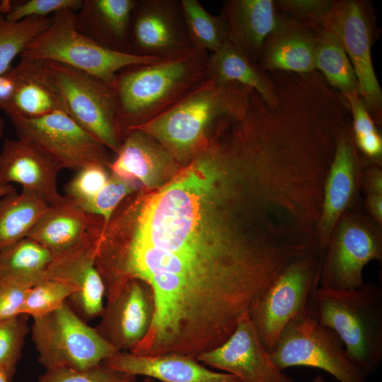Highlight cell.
Wrapping results in <instances>:
<instances>
[{
  "label": "cell",
  "instance_id": "obj_1",
  "mask_svg": "<svg viewBox=\"0 0 382 382\" xmlns=\"http://www.w3.org/2000/svg\"><path fill=\"white\" fill-rule=\"evenodd\" d=\"M222 167L212 156H197L151 198L138 199L126 226L127 238L176 255L219 260L269 244L236 228L237 213L216 202ZM226 182V181H225Z\"/></svg>",
  "mask_w": 382,
  "mask_h": 382
},
{
  "label": "cell",
  "instance_id": "obj_2",
  "mask_svg": "<svg viewBox=\"0 0 382 382\" xmlns=\"http://www.w3.org/2000/svg\"><path fill=\"white\" fill-rule=\"evenodd\" d=\"M252 91L207 76L168 110L134 129L152 136L177 161L188 163L245 115Z\"/></svg>",
  "mask_w": 382,
  "mask_h": 382
},
{
  "label": "cell",
  "instance_id": "obj_3",
  "mask_svg": "<svg viewBox=\"0 0 382 382\" xmlns=\"http://www.w3.org/2000/svg\"><path fill=\"white\" fill-rule=\"evenodd\" d=\"M208 52L193 49L173 59L120 70L115 88L123 134L164 113L208 76Z\"/></svg>",
  "mask_w": 382,
  "mask_h": 382
},
{
  "label": "cell",
  "instance_id": "obj_4",
  "mask_svg": "<svg viewBox=\"0 0 382 382\" xmlns=\"http://www.w3.org/2000/svg\"><path fill=\"white\" fill-rule=\"evenodd\" d=\"M319 323L335 331L349 359L367 376L382 361V289L365 282L354 289L318 287Z\"/></svg>",
  "mask_w": 382,
  "mask_h": 382
},
{
  "label": "cell",
  "instance_id": "obj_5",
  "mask_svg": "<svg viewBox=\"0 0 382 382\" xmlns=\"http://www.w3.org/2000/svg\"><path fill=\"white\" fill-rule=\"evenodd\" d=\"M75 13L65 10L53 15L50 26L29 43L20 57L62 64L96 76L114 88L117 75L122 69L162 61L99 45L77 30Z\"/></svg>",
  "mask_w": 382,
  "mask_h": 382
},
{
  "label": "cell",
  "instance_id": "obj_6",
  "mask_svg": "<svg viewBox=\"0 0 382 382\" xmlns=\"http://www.w3.org/2000/svg\"><path fill=\"white\" fill-rule=\"evenodd\" d=\"M320 253L289 264L251 304L248 314L267 352L293 318L304 313L317 318L315 297L320 282Z\"/></svg>",
  "mask_w": 382,
  "mask_h": 382
},
{
  "label": "cell",
  "instance_id": "obj_7",
  "mask_svg": "<svg viewBox=\"0 0 382 382\" xmlns=\"http://www.w3.org/2000/svg\"><path fill=\"white\" fill-rule=\"evenodd\" d=\"M32 340L38 361L49 369L85 370L119 352L89 326L67 301L57 309L33 318Z\"/></svg>",
  "mask_w": 382,
  "mask_h": 382
},
{
  "label": "cell",
  "instance_id": "obj_8",
  "mask_svg": "<svg viewBox=\"0 0 382 382\" xmlns=\"http://www.w3.org/2000/svg\"><path fill=\"white\" fill-rule=\"evenodd\" d=\"M268 353L281 371L293 366L320 369L339 382H366L368 377L349 359L337 333L308 313L293 318Z\"/></svg>",
  "mask_w": 382,
  "mask_h": 382
},
{
  "label": "cell",
  "instance_id": "obj_9",
  "mask_svg": "<svg viewBox=\"0 0 382 382\" xmlns=\"http://www.w3.org/2000/svg\"><path fill=\"white\" fill-rule=\"evenodd\" d=\"M48 64L60 89L66 113L108 149L117 153L123 134L115 88L70 66L53 62H48Z\"/></svg>",
  "mask_w": 382,
  "mask_h": 382
},
{
  "label": "cell",
  "instance_id": "obj_10",
  "mask_svg": "<svg viewBox=\"0 0 382 382\" xmlns=\"http://www.w3.org/2000/svg\"><path fill=\"white\" fill-rule=\"evenodd\" d=\"M11 121L18 137L32 141L62 169L78 171L91 164L109 168L108 149L65 112Z\"/></svg>",
  "mask_w": 382,
  "mask_h": 382
},
{
  "label": "cell",
  "instance_id": "obj_11",
  "mask_svg": "<svg viewBox=\"0 0 382 382\" xmlns=\"http://www.w3.org/2000/svg\"><path fill=\"white\" fill-rule=\"evenodd\" d=\"M322 257L320 287L354 289L364 283L363 270L371 260H381L379 233L353 217L337 224Z\"/></svg>",
  "mask_w": 382,
  "mask_h": 382
},
{
  "label": "cell",
  "instance_id": "obj_12",
  "mask_svg": "<svg viewBox=\"0 0 382 382\" xmlns=\"http://www.w3.org/2000/svg\"><path fill=\"white\" fill-rule=\"evenodd\" d=\"M193 50L180 0H137L131 28V54L161 60Z\"/></svg>",
  "mask_w": 382,
  "mask_h": 382
},
{
  "label": "cell",
  "instance_id": "obj_13",
  "mask_svg": "<svg viewBox=\"0 0 382 382\" xmlns=\"http://www.w3.org/2000/svg\"><path fill=\"white\" fill-rule=\"evenodd\" d=\"M196 358L205 366L234 376L240 382H294L272 361L248 312L240 318L228 339Z\"/></svg>",
  "mask_w": 382,
  "mask_h": 382
},
{
  "label": "cell",
  "instance_id": "obj_14",
  "mask_svg": "<svg viewBox=\"0 0 382 382\" xmlns=\"http://www.w3.org/2000/svg\"><path fill=\"white\" fill-rule=\"evenodd\" d=\"M323 28L339 38L354 69L359 95L367 110H381L382 92L371 56V29L362 6L354 1L336 3Z\"/></svg>",
  "mask_w": 382,
  "mask_h": 382
},
{
  "label": "cell",
  "instance_id": "obj_15",
  "mask_svg": "<svg viewBox=\"0 0 382 382\" xmlns=\"http://www.w3.org/2000/svg\"><path fill=\"white\" fill-rule=\"evenodd\" d=\"M155 314L154 293L148 284L127 282L111 300L107 301L95 328L118 352H131L146 337Z\"/></svg>",
  "mask_w": 382,
  "mask_h": 382
},
{
  "label": "cell",
  "instance_id": "obj_16",
  "mask_svg": "<svg viewBox=\"0 0 382 382\" xmlns=\"http://www.w3.org/2000/svg\"><path fill=\"white\" fill-rule=\"evenodd\" d=\"M99 237L54 255L43 279L60 281L76 289L67 303L85 322L100 316L105 306V288L95 264Z\"/></svg>",
  "mask_w": 382,
  "mask_h": 382
},
{
  "label": "cell",
  "instance_id": "obj_17",
  "mask_svg": "<svg viewBox=\"0 0 382 382\" xmlns=\"http://www.w3.org/2000/svg\"><path fill=\"white\" fill-rule=\"evenodd\" d=\"M62 168L32 141L18 137L6 138L0 151V185L16 183L49 206L66 199L57 188Z\"/></svg>",
  "mask_w": 382,
  "mask_h": 382
},
{
  "label": "cell",
  "instance_id": "obj_18",
  "mask_svg": "<svg viewBox=\"0 0 382 382\" xmlns=\"http://www.w3.org/2000/svg\"><path fill=\"white\" fill-rule=\"evenodd\" d=\"M12 71L16 88L2 110L10 119L37 118L55 112H65V104L47 61L20 57Z\"/></svg>",
  "mask_w": 382,
  "mask_h": 382
},
{
  "label": "cell",
  "instance_id": "obj_19",
  "mask_svg": "<svg viewBox=\"0 0 382 382\" xmlns=\"http://www.w3.org/2000/svg\"><path fill=\"white\" fill-rule=\"evenodd\" d=\"M103 363L126 374L161 382H240L230 374L206 367L196 357L178 353L140 356L119 352Z\"/></svg>",
  "mask_w": 382,
  "mask_h": 382
},
{
  "label": "cell",
  "instance_id": "obj_20",
  "mask_svg": "<svg viewBox=\"0 0 382 382\" xmlns=\"http://www.w3.org/2000/svg\"><path fill=\"white\" fill-rule=\"evenodd\" d=\"M219 17L227 41L255 65L265 41L280 22L271 0L226 1Z\"/></svg>",
  "mask_w": 382,
  "mask_h": 382
},
{
  "label": "cell",
  "instance_id": "obj_21",
  "mask_svg": "<svg viewBox=\"0 0 382 382\" xmlns=\"http://www.w3.org/2000/svg\"><path fill=\"white\" fill-rule=\"evenodd\" d=\"M111 173L149 188L160 185L177 161L161 143L146 132L132 129L123 138Z\"/></svg>",
  "mask_w": 382,
  "mask_h": 382
},
{
  "label": "cell",
  "instance_id": "obj_22",
  "mask_svg": "<svg viewBox=\"0 0 382 382\" xmlns=\"http://www.w3.org/2000/svg\"><path fill=\"white\" fill-rule=\"evenodd\" d=\"M137 0H83L76 12L77 30L99 45L131 54L132 13Z\"/></svg>",
  "mask_w": 382,
  "mask_h": 382
},
{
  "label": "cell",
  "instance_id": "obj_23",
  "mask_svg": "<svg viewBox=\"0 0 382 382\" xmlns=\"http://www.w3.org/2000/svg\"><path fill=\"white\" fill-rule=\"evenodd\" d=\"M104 221L67 199L49 206L29 238L57 255L100 235Z\"/></svg>",
  "mask_w": 382,
  "mask_h": 382
},
{
  "label": "cell",
  "instance_id": "obj_24",
  "mask_svg": "<svg viewBox=\"0 0 382 382\" xmlns=\"http://www.w3.org/2000/svg\"><path fill=\"white\" fill-rule=\"evenodd\" d=\"M325 183L318 226L319 248L324 250L342 214L353 196L356 160L351 141L342 135L337 140Z\"/></svg>",
  "mask_w": 382,
  "mask_h": 382
},
{
  "label": "cell",
  "instance_id": "obj_25",
  "mask_svg": "<svg viewBox=\"0 0 382 382\" xmlns=\"http://www.w3.org/2000/svg\"><path fill=\"white\" fill-rule=\"evenodd\" d=\"M306 25L280 19L262 46L258 66L262 70H283L306 74L315 69L318 33Z\"/></svg>",
  "mask_w": 382,
  "mask_h": 382
},
{
  "label": "cell",
  "instance_id": "obj_26",
  "mask_svg": "<svg viewBox=\"0 0 382 382\" xmlns=\"http://www.w3.org/2000/svg\"><path fill=\"white\" fill-rule=\"evenodd\" d=\"M207 73L208 76L250 89L269 106L276 107L279 103L277 88L264 71L228 41L209 54Z\"/></svg>",
  "mask_w": 382,
  "mask_h": 382
},
{
  "label": "cell",
  "instance_id": "obj_27",
  "mask_svg": "<svg viewBox=\"0 0 382 382\" xmlns=\"http://www.w3.org/2000/svg\"><path fill=\"white\" fill-rule=\"evenodd\" d=\"M49 205L22 190L0 199V250L27 238Z\"/></svg>",
  "mask_w": 382,
  "mask_h": 382
},
{
  "label": "cell",
  "instance_id": "obj_28",
  "mask_svg": "<svg viewBox=\"0 0 382 382\" xmlns=\"http://www.w3.org/2000/svg\"><path fill=\"white\" fill-rule=\"evenodd\" d=\"M53 254L37 242L23 238L0 250V279L30 287L43 280Z\"/></svg>",
  "mask_w": 382,
  "mask_h": 382
},
{
  "label": "cell",
  "instance_id": "obj_29",
  "mask_svg": "<svg viewBox=\"0 0 382 382\" xmlns=\"http://www.w3.org/2000/svg\"><path fill=\"white\" fill-rule=\"evenodd\" d=\"M315 69H319L346 99L359 95L358 82L350 60L337 36L328 28H321L318 33Z\"/></svg>",
  "mask_w": 382,
  "mask_h": 382
},
{
  "label": "cell",
  "instance_id": "obj_30",
  "mask_svg": "<svg viewBox=\"0 0 382 382\" xmlns=\"http://www.w3.org/2000/svg\"><path fill=\"white\" fill-rule=\"evenodd\" d=\"M184 22L192 49L213 53L226 41L224 24L210 14L198 0H180Z\"/></svg>",
  "mask_w": 382,
  "mask_h": 382
},
{
  "label": "cell",
  "instance_id": "obj_31",
  "mask_svg": "<svg viewBox=\"0 0 382 382\" xmlns=\"http://www.w3.org/2000/svg\"><path fill=\"white\" fill-rule=\"evenodd\" d=\"M52 16L30 17L16 23L6 21L0 10V76L12 66L13 59L51 24Z\"/></svg>",
  "mask_w": 382,
  "mask_h": 382
},
{
  "label": "cell",
  "instance_id": "obj_32",
  "mask_svg": "<svg viewBox=\"0 0 382 382\" xmlns=\"http://www.w3.org/2000/svg\"><path fill=\"white\" fill-rule=\"evenodd\" d=\"M77 291L73 286L54 279H44L27 291L20 315L33 318L45 316L65 303Z\"/></svg>",
  "mask_w": 382,
  "mask_h": 382
},
{
  "label": "cell",
  "instance_id": "obj_33",
  "mask_svg": "<svg viewBox=\"0 0 382 382\" xmlns=\"http://www.w3.org/2000/svg\"><path fill=\"white\" fill-rule=\"evenodd\" d=\"M139 187V184L137 182L112 173L105 185L97 195L77 207L101 218L105 226L123 199L137 191Z\"/></svg>",
  "mask_w": 382,
  "mask_h": 382
},
{
  "label": "cell",
  "instance_id": "obj_34",
  "mask_svg": "<svg viewBox=\"0 0 382 382\" xmlns=\"http://www.w3.org/2000/svg\"><path fill=\"white\" fill-rule=\"evenodd\" d=\"M83 0L0 1V9L8 22L16 23L30 17H49L50 14L71 10L77 12Z\"/></svg>",
  "mask_w": 382,
  "mask_h": 382
},
{
  "label": "cell",
  "instance_id": "obj_35",
  "mask_svg": "<svg viewBox=\"0 0 382 382\" xmlns=\"http://www.w3.org/2000/svg\"><path fill=\"white\" fill-rule=\"evenodd\" d=\"M28 316L0 320V367L14 375L28 332Z\"/></svg>",
  "mask_w": 382,
  "mask_h": 382
},
{
  "label": "cell",
  "instance_id": "obj_36",
  "mask_svg": "<svg viewBox=\"0 0 382 382\" xmlns=\"http://www.w3.org/2000/svg\"><path fill=\"white\" fill-rule=\"evenodd\" d=\"M137 376L108 367L101 363L85 370L49 369L39 382H137Z\"/></svg>",
  "mask_w": 382,
  "mask_h": 382
},
{
  "label": "cell",
  "instance_id": "obj_37",
  "mask_svg": "<svg viewBox=\"0 0 382 382\" xmlns=\"http://www.w3.org/2000/svg\"><path fill=\"white\" fill-rule=\"evenodd\" d=\"M346 100L353 116L357 145L368 156L379 157L382 153V139L364 102L359 95L351 96Z\"/></svg>",
  "mask_w": 382,
  "mask_h": 382
},
{
  "label": "cell",
  "instance_id": "obj_38",
  "mask_svg": "<svg viewBox=\"0 0 382 382\" xmlns=\"http://www.w3.org/2000/svg\"><path fill=\"white\" fill-rule=\"evenodd\" d=\"M108 168L100 164L88 165L79 170L65 187V198L79 206L97 195L109 180Z\"/></svg>",
  "mask_w": 382,
  "mask_h": 382
},
{
  "label": "cell",
  "instance_id": "obj_39",
  "mask_svg": "<svg viewBox=\"0 0 382 382\" xmlns=\"http://www.w3.org/2000/svg\"><path fill=\"white\" fill-rule=\"evenodd\" d=\"M275 4L306 23L324 28L336 3L325 0H282Z\"/></svg>",
  "mask_w": 382,
  "mask_h": 382
},
{
  "label": "cell",
  "instance_id": "obj_40",
  "mask_svg": "<svg viewBox=\"0 0 382 382\" xmlns=\"http://www.w3.org/2000/svg\"><path fill=\"white\" fill-rule=\"evenodd\" d=\"M30 287L0 279V320L20 315V309Z\"/></svg>",
  "mask_w": 382,
  "mask_h": 382
},
{
  "label": "cell",
  "instance_id": "obj_41",
  "mask_svg": "<svg viewBox=\"0 0 382 382\" xmlns=\"http://www.w3.org/2000/svg\"><path fill=\"white\" fill-rule=\"evenodd\" d=\"M16 88V79L12 67L0 76V110L2 111L10 103Z\"/></svg>",
  "mask_w": 382,
  "mask_h": 382
},
{
  "label": "cell",
  "instance_id": "obj_42",
  "mask_svg": "<svg viewBox=\"0 0 382 382\" xmlns=\"http://www.w3.org/2000/svg\"><path fill=\"white\" fill-rule=\"evenodd\" d=\"M368 206L374 218L378 223L381 224L382 195L369 193L368 196Z\"/></svg>",
  "mask_w": 382,
  "mask_h": 382
},
{
  "label": "cell",
  "instance_id": "obj_43",
  "mask_svg": "<svg viewBox=\"0 0 382 382\" xmlns=\"http://www.w3.org/2000/svg\"><path fill=\"white\" fill-rule=\"evenodd\" d=\"M369 193L382 195V176L378 169L372 170L369 177Z\"/></svg>",
  "mask_w": 382,
  "mask_h": 382
},
{
  "label": "cell",
  "instance_id": "obj_44",
  "mask_svg": "<svg viewBox=\"0 0 382 382\" xmlns=\"http://www.w3.org/2000/svg\"><path fill=\"white\" fill-rule=\"evenodd\" d=\"M4 129V120L0 114V139L3 136ZM16 188L13 185H0V199L7 195L15 192Z\"/></svg>",
  "mask_w": 382,
  "mask_h": 382
},
{
  "label": "cell",
  "instance_id": "obj_45",
  "mask_svg": "<svg viewBox=\"0 0 382 382\" xmlns=\"http://www.w3.org/2000/svg\"><path fill=\"white\" fill-rule=\"evenodd\" d=\"M13 376L6 369L0 367V382H11Z\"/></svg>",
  "mask_w": 382,
  "mask_h": 382
},
{
  "label": "cell",
  "instance_id": "obj_46",
  "mask_svg": "<svg viewBox=\"0 0 382 382\" xmlns=\"http://www.w3.org/2000/svg\"><path fill=\"white\" fill-rule=\"evenodd\" d=\"M312 382H327V381L322 376H317L313 379Z\"/></svg>",
  "mask_w": 382,
  "mask_h": 382
},
{
  "label": "cell",
  "instance_id": "obj_47",
  "mask_svg": "<svg viewBox=\"0 0 382 382\" xmlns=\"http://www.w3.org/2000/svg\"><path fill=\"white\" fill-rule=\"evenodd\" d=\"M141 382H157V381L149 377H144Z\"/></svg>",
  "mask_w": 382,
  "mask_h": 382
}]
</instances>
